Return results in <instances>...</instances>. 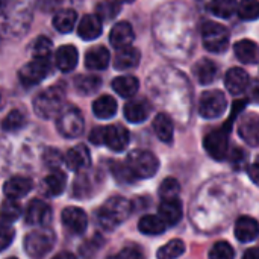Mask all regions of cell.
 I'll list each match as a JSON object with an SVG mask.
<instances>
[{
    "label": "cell",
    "mask_w": 259,
    "mask_h": 259,
    "mask_svg": "<svg viewBox=\"0 0 259 259\" xmlns=\"http://www.w3.org/2000/svg\"><path fill=\"white\" fill-rule=\"evenodd\" d=\"M5 3V0H0V8H2V5Z\"/></svg>",
    "instance_id": "cell-52"
},
{
    "label": "cell",
    "mask_w": 259,
    "mask_h": 259,
    "mask_svg": "<svg viewBox=\"0 0 259 259\" xmlns=\"http://www.w3.org/2000/svg\"><path fill=\"white\" fill-rule=\"evenodd\" d=\"M138 88H140V82L135 76L126 74V76H118L112 80V90L124 99L134 97Z\"/></svg>",
    "instance_id": "cell-26"
},
{
    "label": "cell",
    "mask_w": 259,
    "mask_h": 259,
    "mask_svg": "<svg viewBox=\"0 0 259 259\" xmlns=\"http://www.w3.org/2000/svg\"><path fill=\"white\" fill-rule=\"evenodd\" d=\"M64 90L61 87H50L38 93L33 99V111L41 118L56 117L64 106Z\"/></svg>",
    "instance_id": "cell-2"
},
{
    "label": "cell",
    "mask_w": 259,
    "mask_h": 259,
    "mask_svg": "<svg viewBox=\"0 0 259 259\" xmlns=\"http://www.w3.org/2000/svg\"><path fill=\"white\" fill-rule=\"evenodd\" d=\"M58 132L65 138H76L83 132L85 120L82 112L77 108H70L65 111H61L58 114L56 120Z\"/></svg>",
    "instance_id": "cell-7"
},
{
    "label": "cell",
    "mask_w": 259,
    "mask_h": 259,
    "mask_svg": "<svg viewBox=\"0 0 259 259\" xmlns=\"http://www.w3.org/2000/svg\"><path fill=\"white\" fill-rule=\"evenodd\" d=\"M132 212V203L124 197H111L105 202V205L97 211V222L99 225L106 229L112 231L114 228L120 226Z\"/></svg>",
    "instance_id": "cell-1"
},
{
    "label": "cell",
    "mask_w": 259,
    "mask_h": 259,
    "mask_svg": "<svg viewBox=\"0 0 259 259\" xmlns=\"http://www.w3.org/2000/svg\"><path fill=\"white\" fill-rule=\"evenodd\" d=\"M8 259H17V258H8Z\"/></svg>",
    "instance_id": "cell-53"
},
{
    "label": "cell",
    "mask_w": 259,
    "mask_h": 259,
    "mask_svg": "<svg viewBox=\"0 0 259 259\" xmlns=\"http://www.w3.org/2000/svg\"><path fill=\"white\" fill-rule=\"evenodd\" d=\"M108 259H146L144 253L137 247H124L121 252L109 256Z\"/></svg>",
    "instance_id": "cell-46"
},
{
    "label": "cell",
    "mask_w": 259,
    "mask_h": 259,
    "mask_svg": "<svg viewBox=\"0 0 259 259\" xmlns=\"http://www.w3.org/2000/svg\"><path fill=\"white\" fill-rule=\"evenodd\" d=\"M112 173L115 175V178L120 182H131L135 178L132 176V173L129 171V168L126 167V164H120V162H114L112 165Z\"/></svg>",
    "instance_id": "cell-44"
},
{
    "label": "cell",
    "mask_w": 259,
    "mask_h": 259,
    "mask_svg": "<svg viewBox=\"0 0 259 259\" xmlns=\"http://www.w3.org/2000/svg\"><path fill=\"white\" fill-rule=\"evenodd\" d=\"M32 188H33V182L29 178L17 176V178H11L3 185V193L8 199L18 200V199L27 196Z\"/></svg>",
    "instance_id": "cell-15"
},
{
    "label": "cell",
    "mask_w": 259,
    "mask_h": 259,
    "mask_svg": "<svg viewBox=\"0 0 259 259\" xmlns=\"http://www.w3.org/2000/svg\"><path fill=\"white\" fill-rule=\"evenodd\" d=\"M52 259H77L73 253H68V252H61L58 253L56 256H53Z\"/></svg>",
    "instance_id": "cell-50"
},
{
    "label": "cell",
    "mask_w": 259,
    "mask_h": 259,
    "mask_svg": "<svg viewBox=\"0 0 259 259\" xmlns=\"http://www.w3.org/2000/svg\"><path fill=\"white\" fill-rule=\"evenodd\" d=\"M21 214V208L18 205L17 200L8 199L3 205H2V211H0V222L3 225H11L12 222H15Z\"/></svg>",
    "instance_id": "cell-37"
},
{
    "label": "cell",
    "mask_w": 259,
    "mask_h": 259,
    "mask_svg": "<svg viewBox=\"0 0 259 259\" xmlns=\"http://www.w3.org/2000/svg\"><path fill=\"white\" fill-rule=\"evenodd\" d=\"M62 223L73 234H83L88 226V217L83 209L76 206H68L62 211Z\"/></svg>",
    "instance_id": "cell-12"
},
{
    "label": "cell",
    "mask_w": 259,
    "mask_h": 259,
    "mask_svg": "<svg viewBox=\"0 0 259 259\" xmlns=\"http://www.w3.org/2000/svg\"><path fill=\"white\" fill-rule=\"evenodd\" d=\"M140 52L138 49L132 47V46H127V47H123V49H117V53L114 56V67L117 70H129V68H134L138 65L140 62Z\"/></svg>",
    "instance_id": "cell-23"
},
{
    "label": "cell",
    "mask_w": 259,
    "mask_h": 259,
    "mask_svg": "<svg viewBox=\"0 0 259 259\" xmlns=\"http://www.w3.org/2000/svg\"><path fill=\"white\" fill-rule=\"evenodd\" d=\"M64 161V156L58 149H47L44 153V162L50 168H59Z\"/></svg>",
    "instance_id": "cell-43"
},
{
    "label": "cell",
    "mask_w": 259,
    "mask_h": 259,
    "mask_svg": "<svg viewBox=\"0 0 259 259\" xmlns=\"http://www.w3.org/2000/svg\"><path fill=\"white\" fill-rule=\"evenodd\" d=\"M240 137L250 144L252 147H256L259 143V120L256 114H249L244 117L238 126Z\"/></svg>",
    "instance_id": "cell-22"
},
{
    "label": "cell",
    "mask_w": 259,
    "mask_h": 259,
    "mask_svg": "<svg viewBox=\"0 0 259 259\" xmlns=\"http://www.w3.org/2000/svg\"><path fill=\"white\" fill-rule=\"evenodd\" d=\"M158 212H159V219L167 225V226H173L176 223L181 222L182 219V203L178 197H173V199H164L158 208Z\"/></svg>",
    "instance_id": "cell-13"
},
{
    "label": "cell",
    "mask_w": 259,
    "mask_h": 259,
    "mask_svg": "<svg viewBox=\"0 0 259 259\" xmlns=\"http://www.w3.org/2000/svg\"><path fill=\"white\" fill-rule=\"evenodd\" d=\"M258 161H255L253 164H252V168H250V176H252V181L255 182V184H258Z\"/></svg>",
    "instance_id": "cell-49"
},
{
    "label": "cell",
    "mask_w": 259,
    "mask_h": 259,
    "mask_svg": "<svg viewBox=\"0 0 259 259\" xmlns=\"http://www.w3.org/2000/svg\"><path fill=\"white\" fill-rule=\"evenodd\" d=\"M126 167L129 168L134 178L149 179L156 175L159 168V161L149 150H134L127 155Z\"/></svg>",
    "instance_id": "cell-3"
},
{
    "label": "cell",
    "mask_w": 259,
    "mask_h": 259,
    "mask_svg": "<svg viewBox=\"0 0 259 259\" xmlns=\"http://www.w3.org/2000/svg\"><path fill=\"white\" fill-rule=\"evenodd\" d=\"M55 244V235L52 231L42 228V229H36L30 234L26 235L24 238V249L26 253L32 259H41L44 258Z\"/></svg>",
    "instance_id": "cell-4"
},
{
    "label": "cell",
    "mask_w": 259,
    "mask_h": 259,
    "mask_svg": "<svg viewBox=\"0 0 259 259\" xmlns=\"http://www.w3.org/2000/svg\"><path fill=\"white\" fill-rule=\"evenodd\" d=\"M179 193H181V185L175 178H167L162 181V184L159 187V196L162 197V200L178 197Z\"/></svg>",
    "instance_id": "cell-41"
},
{
    "label": "cell",
    "mask_w": 259,
    "mask_h": 259,
    "mask_svg": "<svg viewBox=\"0 0 259 259\" xmlns=\"http://www.w3.org/2000/svg\"><path fill=\"white\" fill-rule=\"evenodd\" d=\"M14 229L8 225H2L0 226V252H3L12 241H14Z\"/></svg>",
    "instance_id": "cell-45"
},
{
    "label": "cell",
    "mask_w": 259,
    "mask_h": 259,
    "mask_svg": "<svg viewBox=\"0 0 259 259\" xmlns=\"http://www.w3.org/2000/svg\"><path fill=\"white\" fill-rule=\"evenodd\" d=\"M77 59H79L77 49L74 46H71V44L61 46L55 53V64L64 73L74 70L76 65H77Z\"/></svg>",
    "instance_id": "cell-17"
},
{
    "label": "cell",
    "mask_w": 259,
    "mask_h": 259,
    "mask_svg": "<svg viewBox=\"0 0 259 259\" xmlns=\"http://www.w3.org/2000/svg\"><path fill=\"white\" fill-rule=\"evenodd\" d=\"M65 184H67V178L62 171L56 170L53 173H50L46 179H44V191L47 196L50 197H56L59 194L64 193L65 190Z\"/></svg>",
    "instance_id": "cell-30"
},
{
    "label": "cell",
    "mask_w": 259,
    "mask_h": 259,
    "mask_svg": "<svg viewBox=\"0 0 259 259\" xmlns=\"http://www.w3.org/2000/svg\"><path fill=\"white\" fill-rule=\"evenodd\" d=\"M237 5V0H212L208 9L220 18H229L235 14Z\"/></svg>",
    "instance_id": "cell-34"
},
{
    "label": "cell",
    "mask_w": 259,
    "mask_h": 259,
    "mask_svg": "<svg viewBox=\"0 0 259 259\" xmlns=\"http://www.w3.org/2000/svg\"><path fill=\"white\" fill-rule=\"evenodd\" d=\"M65 162H67L68 168L73 170V171L83 170V168L90 167V164H91L90 150L87 149L85 144H77V146L71 147V149L67 152V155H65Z\"/></svg>",
    "instance_id": "cell-14"
},
{
    "label": "cell",
    "mask_w": 259,
    "mask_h": 259,
    "mask_svg": "<svg viewBox=\"0 0 259 259\" xmlns=\"http://www.w3.org/2000/svg\"><path fill=\"white\" fill-rule=\"evenodd\" d=\"M96 15L103 21H109L112 20L118 12H120V3L114 2V0H106V2H102L97 5L96 8Z\"/></svg>",
    "instance_id": "cell-38"
},
{
    "label": "cell",
    "mask_w": 259,
    "mask_h": 259,
    "mask_svg": "<svg viewBox=\"0 0 259 259\" xmlns=\"http://www.w3.org/2000/svg\"><path fill=\"white\" fill-rule=\"evenodd\" d=\"M135 39V33L132 26L127 21H120L117 24H114L111 33H109V41L115 49H123L132 44V41Z\"/></svg>",
    "instance_id": "cell-16"
},
{
    "label": "cell",
    "mask_w": 259,
    "mask_h": 259,
    "mask_svg": "<svg viewBox=\"0 0 259 259\" xmlns=\"http://www.w3.org/2000/svg\"><path fill=\"white\" fill-rule=\"evenodd\" d=\"M77 20V14L73 9H62L55 14L53 17V26L56 27L58 32L61 33H68L73 30L74 24Z\"/></svg>",
    "instance_id": "cell-31"
},
{
    "label": "cell",
    "mask_w": 259,
    "mask_h": 259,
    "mask_svg": "<svg viewBox=\"0 0 259 259\" xmlns=\"http://www.w3.org/2000/svg\"><path fill=\"white\" fill-rule=\"evenodd\" d=\"M237 12L243 20H256L259 17L258 0H241L237 5Z\"/></svg>",
    "instance_id": "cell-40"
},
{
    "label": "cell",
    "mask_w": 259,
    "mask_h": 259,
    "mask_svg": "<svg viewBox=\"0 0 259 259\" xmlns=\"http://www.w3.org/2000/svg\"><path fill=\"white\" fill-rule=\"evenodd\" d=\"M165 228L167 225L158 215H144L138 223V229L144 235H161L165 232Z\"/></svg>",
    "instance_id": "cell-32"
},
{
    "label": "cell",
    "mask_w": 259,
    "mask_h": 259,
    "mask_svg": "<svg viewBox=\"0 0 259 259\" xmlns=\"http://www.w3.org/2000/svg\"><path fill=\"white\" fill-rule=\"evenodd\" d=\"M150 112V105L146 99H134L124 106V118L129 123H143L147 120Z\"/></svg>",
    "instance_id": "cell-20"
},
{
    "label": "cell",
    "mask_w": 259,
    "mask_h": 259,
    "mask_svg": "<svg viewBox=\"0 0 259 259\" xmlns=\"http://www.w3.org/2000/svg\"><path fill=\"white\" fill-rule=\"evenodd\" d=\"M102 144H106L114 152H121L129 144V132L121 124L103 126Z\"/></svg>",
    "instance_id": "cell-10"
},
{
    "label": "cell",
    "mask_w": 259,
    "mask_h": 259,
    "mask_svg": "<svg viewBox=\"0 0 259 259\" xmlns=\"http://www.w3.org/2000/svg\"><path fill=\"white\" fill-rule=\"evenodd\" d=\"M235 252L232 246L226 241H219L212 246L209 252V259H234Z\"/></svg>",
    "instance_id": "cell-42"
},
{
    "label": "cell",
    "mask_w": 259,
    "mask_h": 259,
    "mask_svg": "<svg viewBox=\"0 0 259 259\" xmlns=\"http://www.w3.org/2000/svg\"><path fill=\"white\" fill-rule=\"evenodd\" d=\"M243 259H259L258 249H256V247H252V249H249V250L244 253Z\"/></svg>",
    "instance_id": "cell-48"
},
{
    "label": "cell",
    "mask_w": 259,
    "mask_h": 259,
    "mask_svg": "<svg viewBox=\"0 0 259 259\" xmlns=\"http://www.w3.org/2000/svg\"><path fill=\"white\" fill-rule=\"evenodd\" d=\"M202 38L206 50L212 53H223L229 44V30L223 24L208 21L202 26Z\"/></svg>",
    "instance_id": "cell-5"
},
{
    "label": "cell",
    "mask_w": 259,
    "mask_h": 259,
    "mask_svg": "<svg viewBox=\"0 0 259 259\" xmlns=\"http://www.w3.org/2000/svg\"><path fill=\"white\" fill-rule=\"evenodd\" d=\"M26 124V115L20 109H12L3 120H2V129L6 132H15L20 131Z\"/></svg>",
    "instance_id": "cell-36"
},
{
    "label": "cell",
    "mask_w": 259,
    "mask_h": 259,
    "mask_svg": "<svg viewBox=\"0 0 259 259\" xmlns=\"http://www.w3.org/2000/svg\"><path fill=\"white\" fill-rule=\"evenodd\" d=\"M74 83H76V90L80 94L90 96V94H94L100 88L102 79L96 74H83V76H77Z\"/></svg>",
    "instance_id": "cell-33"
},
{
    "label": "cell",
    "mask_w": 259,
    "mask_h": 259,
    "mask_svg": "<svg viewBox=\"0 0 259 259\" xmlns=\"http://www.w3.org/2000/svg\"><path fill=\"white\" fill-rule=\"evenodd\" d=\"M93 112L97 118H102V120H108L111 117L115 115L117 112V102L114 97L105 94L99 99L94 100L93 103Z\"/></svg>",
    "instance_id": "cell-29"
},
{
    "label": "cell",
    "mask_w": 259,
    "mask_h": 259,
    "mask_svg": "<svg viewBox=\"0 0 259 259\" xmlns=\"http://www.w3.org/2000/svg\"><path fill=\"white\" fill-rule=\"evenodd\" d=\"M229 126L231 120L226 123V126H222L215 131H211L205 140L203 146L208 155L217 161H222L228 156V149H229Z\"/></svg>",
    "instance_id": "cell-6"
},
{
    "label": "cell",
    "mask_w": 259,
    "mask_h": 259,
    "mask_svg": "<svg viewBox=\"0 0 259 259\" xmlns=\"http://www.w3.org/2000/svg\"><path fill=\"white\" fill-rule=\"evenodd\" d=\"M225 83H226V88L231 94L238 96V94L244 93L246 88L249 87V74L243 68H238V67L231 68L226 73Z\"/></svg>",
    "instance_id": "cell-21"
},
{
    "label": "cell",
    "mask_w": 259,
    "mask_h": 259,
    "mask_svg": "<svg viewBox=\"0 0 259 259\" xmlns=\"http://www.w3.org/2000/svg\"><path fill=\"white\" fill-rule=\"evenodd\" d=\"M24 219H26L27 225L47 226L50 223V219H52V209L46 202H42L39 199H33L26 208Z\"/></svg>",
    "instance_id": "cell-11"
},
{
    "label": "cell",
    "mask_w": 259,
    "mask_h": 259,
    "mask_svg": "<svg viewBox=\"0 0 259 259\" xmlns=\"http://www.w3.org/2000/svg\"><path fill=\"white\" fill-rule=\"evenodd\" d=\"M53 44L47 36H38L32 44V55L35 59H49Z\"/></svg>",
    "instance_id": "cell-39"
},
{
    "label": "cell",
    "mask_w": 259,
    "mask_h": 259,
    "mask_svg": "<svg viewBox=\"0 0 259 259\" xmlns=\"http://www.w3.org/2000/svg\"><path fill=\"white\" fill-rule=\"evenodd\" d=\"M102 138H103V126H97L91 131L90 134V141L96 146L102 144Z\"/></svg>",
    "instance_id": "cell-47"
},
{
    "label": "cell",
    "mask_w": 259,
    "mask_h": 259,
    "mask_svg": "<svg viewBox=\"0 0 259 259\" xmlns=\"http://www.w3.org/2000/svg\"><path fill=\"white\" fill-rule=\"evenodd\" d=\"M114 2H117V3H120V5H121V3H132L134 0H114Z\"/></svg>",
    "instance_id": "cell-51"
},
{
    "label": "cell",
    "mask_w": 259,
    "mask_h": 259,
    "mask_svg": "<svg viewBox=\"0 0 259 259\" xmlns=\"http://www.w3.org/2000/svg\"><path fill=\"white\" fill-rule=\"evenodd\" d=\"M235 56L243 64H256L258 62V46L252 39H241L234 47Z\"/></svg>",
    "instance_id": "cell-27"
},
{
    "label": "cell",
    "mask_w": 259,
    "mask_h": 259,
    "mask_svg": "<svg viewBox=\"0 0 259 259\" xmlns=\"http://www.w3.org/2000/svg\"><path fill=\"white\" fill-rule=\"evenodd\" d=\"M193 73L196 76V79L202 83V85H208L211 82H214V79L217 77V73H219V68H217V64L211 59H200L194 64L193 67Z\"/></svg>",
    "instance_id": "cell-25"
},
{
    "label": "cell",
    "mask_w": 259,
    "mask_h": 259,
    "mask_svg": "<svg viewBox=\"0 0 259 259\" xmlns=\"http://www.w3.org/2000/svg\"><path fill=\"white\" fill-rule=\"evenodd\" d=\"M226 106H228L226 96L220 90L205 91L199 102V114L203 118H209V120L219 118L226 111Z\"/></svg>",
    "instance_id": "cell-8"
},
{
    "label": "cell",
    "mask_w": 259,
    "mask_h": 259,
    "mask_svg": "<svg viewBox=\"0 0 259 259\" xmlns=\"http://www.w3.org/2000/svg\"><path fill=\"white\" fill-rule=\"evenodd\" d=\"M185 252V244L182 240H171L168 241L165 246H162L158 253L156 258L158 259H178L179 256H182Z\"/></svg>",
    "instance_id": "cell-35"
},
{
    "label": "cell",
    "mask_w": 259,
    "mask_h": 259,
    "mask_svg": "<svg viewBox=\"0 0 259 259\" xmlns=\"http://www.w3.org/2000/svg\"><path fill=\"white\" fill-rule=\"evenodd\" d=\"M102 29H103L102 20L96 14H88V15H83L82 20L79 21L77 33L82 39L90 41V39H96L97 36H100Z\"/></svg>",
    "instance_id": "cell-19"
},
{
    "label": "cell",
    "mask_w": 259,
    "mask_h": 259,
    "mask_svg": "<svg viewBox=\"0 0 259 259\" xmlns=\"http://www.w3.org/2000/svg\"><path fill=\"white\" fill-rule=\"evenodd\" d=\"M235 237L241 243H250L258 237V222L252 217H240L235 223Z\"/></svg>",
    "instance_id": "cell-24"
},
{
    "label": "cell",
    "mask_w": 259,
    "mask_h": 259,
    "mask_svg": "<svg viewBox=\"0 0 259 259\" xmlns=\"http://www.w3.org/2000/svg\"><path fill=\"white\" fill-rule=\"evenodd\" d=\"M50 71L49 59H33L32 62L23 65L18 71V79L24 87H33L44 80Z\"/></svg>",
    "instance_id": "cell-9"
},
{
    "label": "cell",
    "mask_w": 259,
    "mask_h": 259,
    "mask_svg": "<svg viewBox=\"0 0 259 259\" xmlns=\"http://www.w3.org/2000/svg\"><path fill=\"white\" fill-rule=\"evenodd\" d=\"M153 131L156 134V137L162 141V143H167L170 144L173 141V134H175V127H173V121L171 118L161 112L155 117L153 120Z\"/></svg>",
    "instance_id": "cell-28"
},
{
    "label": "cell",
    "mask_w": 259,
    "mask_h": 259,
    "mask_svg": "<svg viewBox=\"0 0 259 259\" xmlns=\"http://www.w3.org/2000/svg\"><path fill=\"white\" fill-rule=\"evenodd\" d=\"M109 62H111V53L103 46L91 47L85 55V65H87V68H90L93 71L105 70L109 65Z\"/></svg>",
    "instance_id": "cell-18"
}]
</instances>
